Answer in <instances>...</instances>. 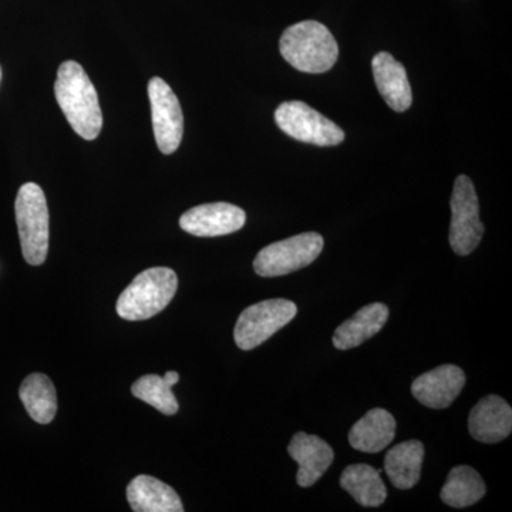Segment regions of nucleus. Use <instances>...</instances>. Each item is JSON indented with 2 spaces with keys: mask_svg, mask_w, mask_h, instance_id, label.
<instances>
[{
  "mask_svg": "<svg viewBox=\"0 0 512 512\" xmlns=\"http://www.w3.org/2000/svg\"><path fill=\"white\" fill-rule=\"evenodd\" d=\"M163 379L165 380V383L168 384V386L173 387L178 383V380H180V375H178L177 372H167L165 373Z\"/></svg>",
  "mask_w": 512,
  "mask_h": 512,
  "instance_id": "23",
  "label": "nucleus"
},
{
  "mask_svg": "<svg viewBox=\"0 0 512 512\" xmlns=\"http://www.w3.org/2000/svg\"><path fill=\"white\" fill-rule=\"evenodd\" d=\"M279 50L293 69L302 73L329 72L339 57V46L332 32L316 20L289 26L279 40Z\"/></svg>",
  "mask_w": 512,
  "mask_h": 512,
  "instance_id": "2",
  "label": "nucleus"
},
{
  "mask_svg": "<svg viewBox=\"0 0 512 512\" xmlns=\"http://www.w3.org/2000/svg\"><path fill=\"white\" fill-rule=\"evenodd\" d=\"M275 121L286 136L313 146H339L345 140L342 128L302 101L282 103L275 111Z\"/></svg>",
  "mask_w": 512,
  "mask_h": 512,
  "instance_id": "7",
  "label": "nucleus"
},
{
  "mask_svg": "<svg viewBox=\"0 0 512 512\" xmlns=\"http://www.w3.org/2000/svg\"><path fill=\"white\" fill-rule=\"evenodd\" d=\"M127 500L136 512H183L184 505L174 488L156 477L138 476L128 484Z\"/></svg>",
  "mask_w": 512,
  "mask_h": 512,
  "instance_id": "15",
  "label": "nucleus"
},
{
  "mask_svg": "<svg viewBox=\"0 0 512 512\" xmlns=\"http://www.w3.org/2000/svg\"><path fill=\"white\" fill-rule=\"evenodd\" d=\"M485 495L483 478L474 468L454 467L448 473L446 484L441 488L443 503L453 508H466L478 503Z\"/></svg>",
  "mask_w": 512,
  "mask_h": 512,
  "instance_id": "21",
  "label": "nucleus"
},
{
  "mask_svg": "<svg viewBox=\"0 0 512 512\" xmlns=\"http://www.w3.org/2000/svg\"><path fill=\"white\" fill-rule=\"evenodd\" d=\"M0 77H2V70H0Z\"/></svg>",
  "mask_w": 512,
  "mask_h": 512,
  "instance_id": "24",
  "label": "nucleus"
},
{
  "mask_svg": "<svg viewBox=\"0 0 512 512\" xmlns=\"http://www.w3.org/2000/svg\"><path fill=\"white\" fill-rule=\"evenodd\" d=\"M396 436V420L384 409H373L357 421L349 433L350 446L363 453H379Z\"/></svg>",
  "mask_w": 512,
  "mask_h": 512,
  "instance_id": "17",
  "label": "nucleus"
},
{
  "mask_svg": "<svg viewBox=\"0 0 512 512\" xmlns=\"http://www.w3.org/2000/svg\"><path fill=\"white\" fill-rule=\"evenodd\" d=\"M131 393L137 399L143 400L165 416H174L178 412V402L171 386L165 383L161 376L147 375L140 377L131 386Z\"/></svg>",
  "mask_w": 512,
  "mask_h": 512,
  "instance_id": "22",
  "label": "nucleus"
},
{
  "mask_svg": "<svg viewBox=\"0 0 512 512\" xmlns=\"http://www.w3.org/2000/svg\"><path fill=\"white\" fill-rule=\"evenodd\" d=\"M288 453L298 463L296 481L303 488L318 483L335 460V453L325 440L303 431L292 437Z\"/></svg>",
  "mask_w": 512,
  "mask_h": 512,
  "instance_id": "13",
  "label": "nucleus"
},
{
  "mask_svg": "<svg viewBox=\"0 0 512 512\" xmlns=\"http://www.w3.org/2000/svg\"><path fill=\"white\" fill-rule=\"evenodd\" d=\"M245 222L247 214L242 208L228 202H212L184 212L180 227L194 237L212 238L234 234L244 227Z\"/></svg>",
  "mask_w": 512,
  "mask_h": 512,
  "instance_id": "10",
  "label": "nucleus"
},
{
  "mask_svg": "<svg viewBox=\"0 0 512 512\" xmlns=\"http://www.w3.org/2000/svg\"><path fill=\"white\" fill-rule=\"evenodd\" d=\"M451 224L448 241L457 255L466 256L476 251L484 237L480 220V204L473 181L467 175H458L451 195Z\"/></svg>",
  "mask_w": 512,
  "mask_h": 512,
  "instance_id": "6",
  "label": "nucleus"
},
{
  "mask_svg": "<svg viewBox=\"0 0 512 512\" xmlns=\"http://www.w3.org/2000/svg\"><path fill=\"white\" fill-rule=\"evenodd\" d=\"M340 487L348 491L362 507H380L387 498L380 471L367 464L346 467L340 476Z\"/></svg>",
  "mask_w": 512,
  "mask_h": 512,
  "instance_id": "19",
  "label": "nucleus"
},
{
  "mask_svg": "<svg viewBox=\"0 0 512 512\" xmlns=\"http://www.w3.org/2000/svg\"><path fill=\"white\" fill-rule=\"evenodd\" d=\"M424 446L419 440L397 444L384 458V470L394 487L410 490L419 483L423 466Z\"/></svg>",
  "mask_w": 512,
  "mask_h": 512,
  "instance_id": "18",
  "label": "nucleus"
},
{
  "mask_svg": "<svg viewBox=\"0 0 512 512\" xmlns=\"http://www.w3.org/2000/svg\"><path fill=\"white\" fill-rule=\"evenodd\" d=\"M389 313L384 303H370L336 329L333 345L339 350L357 348L383 329Z\"/></svg>",
  "mask_w": 512,
  "mask_h": 512,
  "instance_id": "16",
  "label": "nucleus"
},
{
  "mask_svg": "<svg viewBox=\"0 0 512 512\" xmlns=\"http://www.w3.org/2000/svg\"><path fill=\"white\" fill-rule=\"evenodd\" d=\"M148 97L157 146L161 153L170 156L178 150L183 140L184 114L180 101L160 77H154L148 83Z\"/></svg>",
  "mask_w": 512,
  "mask_h": 512,
  "instance_id": "9",
  "label": "nucleus"
},
{
  "mask_svg": "<svg viewBox=\"0 0 512 512\" xmlns=\"http://www.w3.org/2000/svg\"><path fill=\"white\" fill-rule=\"evenodd\" d=\"M55 96L73 130L84 140H96L103 127V113L92 80L79 63L67 60L60 64Z\"/></svg>",
  "mask_w": 512,
  "mask_h": 512,
  "instance_id": "1",
  "label": "nucleus"
},
{
  "mask_svg": "<svg viewBox=\"0 0 512 512\" xmlns=\"http://www.w3.org/2000/svg\"><path fill=\"white\" fill-rule=\"evenodd\" d=\"M15 214L23 258L32 266L45 264L49 252V208L39 185L26 183L20 187Z\"/></svg>",
  "mask_w": 512,
  "mask_h": 512,
  "instance_id": "4",
  "label": "nucleus"
},
{
  "mask_svg": "<svg viewBox=\"0 0 512 512\" xmlns=\"http://www.w3.org/2000/svg\"><path fill=\"white\" fill-rule=\"evenodd\" d=\"M372 69L377 90L387 106L397 113L409 110L413 94L403 64L397 62L390 53L380 52L373 57Z\"/></svg>",
  "mask_w": 512,
  "mask_h": 512,
  "instance_id": "14",
  "label": "nucleus"
},
{
  "mask_svg": "<svg viewBox=\"0 0 512 512\" xmlns=\"http://www.w3.org/2000/svg\"><path fill=\"white\" fill-rule=\"evenodd\" d=\"M26 412L36 423L49 424L57 413V394L52 380L42 373L26 377L19 389Z\"/></svg>",
  "mask_w": 512,
  "mask_h": 512,
  "instance_id": "20",
  "label": "nucleus"
},
{
  "mask_svg": "<svg viewBox=\"0 0 512 512\" xmlns=\"http://www.w3.org/2000/svg\"><path fill=\"white\" fill-rule=\"evenodd\" d=\"M468 431L471 437L484 444L500 443L512 431V409L503 397H484L471 410L468 417Z\"/></svg>",
  "mask_w": 512,
  "mask_h": 512,
  "instance_id": "12",
  "label": "nucleus"
},
{
  "mask_svg": "<svg viewBox=\"0 0 512 512\" xmlns=\"http://www.w3.org/2000/svg\"><path fill=\"white\" fill-rule=\"evenodd\" d=\"M323 245L325 241L318 232H305L284 241L274 242L256 255L255 272L262 278L292 274L315 262L322 252Z\"/></svg>",
  "mask_w": 512,
  "mask_h": 512,
  "instance_id": "5",
  "label": "nucleus"
},
{
  "mask_svg": "<svg viewBox=\"0 0 512 512\" xmlns=\"http://www.w3.org/2000/svg\"><path fill=\"white\" fill-rule=\"evenodd\" d=\"M298 313L295 303L269 299L249 306L239 315L234 339L239 349L252 350L285 328Z\"/></svg>",
  "mask_w": 512,
  "mask_h": 512,
  "instance_id": "8",
  "label": "nucleus"
},
{
  "mask_svg": "<svg viewBox=\"0 0 512 512\" xmlns=\"http://www.w3.org/2000/svg\"><path fill=\"white\" fill-rule=\"evenodd\" d=\"M177 289L178 278L173 269H146L121 293L116 311L120 318L131 322L153 318L170 305Z\"/></svg>",
  "mask_w": 512,
  "mask_h": 512,
  "instance_id": "3",
  "label": "nucleus"
},
{
  "mask_svg": "<svg viewBox=\"0 0 512 512\" xmlns=\"http://www.w3.org/2000/svg\"><path fill=\"white\" fill-rule=\"evenodd\" d=\"M466 384V375L458 366L444 365L417 377L412 394L430 409H447L457 399Z\"/></svg>",
  "mask_w": 512,
  "mask_h": 512,
  "instance_id": "11",
  "label": "nucleus"
}]
</instances>
